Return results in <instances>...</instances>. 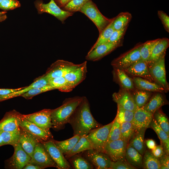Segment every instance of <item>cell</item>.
<instances>
[{
    "label": "cell",
    "mask_w": 169,
    "mask_h": 169,
    "mask_svg": "<svg viewBox=\"0 0 169 169\" xmlns=\"http://www.w3.org/2000/svg\"><path fill=\"white\" fill-rule=\"evenodd\" d=\"M68 123L72 127L74 135L81 136H86L93 129L101 126L92 115L89 102L85 97H83Z\"/></svg>",
    "instance_id": "1"
},
{
    "label": "cell",
    "mask_w": 169,
    "mask_h": 169,
    "mask_svg": "<svg viewBox=\"0 0 169 169\" xmlns=\"http://www.w3.org/2000/svg\"><path fill=\"white\" fill-rule=\"evenodd\" d=\"M83 98V97L75 96L67 98L61 106L51 110L52 127L54 130H59L64 128Z\"/></svg>",
    "instance_id": "2"
},
{
    "label": "cell",
    "mask_w": 169,
    "mask_h": 169,
    "mask_svg": "<svg viewBox=\"0 0 169 169\" xmlns=\"http://www.w3.org/2000/svg\"><path fill=\"white\" fill-rule=\"evenodd\" d=\"M79 12L86 15L94 23L98 29L99 34L114 19V18L110 19L104 16L91 0L86 3Z\"/></svg>",
    "instance_id": "3"
},
{
    "label": "cell",
    "mask_w": 169,
    "mask_h": 169,
    "mask_svg": "<svg viewBox=\"0 0 169 169\" xmlns=\"http://www.w3.org/2000/svg\"><path fill=\"white\" fill-rule=\"evenodd\" d=\"M113 123L93 129L86 136L93 149L103 152Z\"/></svg>",
    "instance_id": "4"
},
{
    "label": "cell",
    "mask_w": 169,
    "mask_h": 169,
    "mask_svg": "<svg viewBox=\"0 0 169 169\" xmlns=\"http://www.w3.org/2000/svg\"><path fill=\"white\" fill-rule=\"evenodd\" d=\"M166 54L155 62L147 65L150 75L154 82L169 90V85L166 79L165 66Z\"/></svg>",
    "instance_id": "5"
},
{
    "label": "cell",
    "mask_w": 169,
    "mask_h": 169,
    "mask_svg": "<svg viewBox=\"0 0 169 169\" xmlns=\"http://www.w3.org/2000/svg\"><path fill=\"white\" fill-rule=\"evenodd\" d=\"M142 44H138L128 51L114 59L111 65L113 68L123 69L141 59L140 50Z\"/></svg>",
    "instance_id": "6"
},
{
    "label": "cell",
    "mask_w": 169,
    "mask_h": 169,
    "mask_svg": "<svg viewBox=\"0 0 169 169\" xmlns=\"http://www.w3.org/2000/svg\"><path fill=\"white\" fill-rule=\"evenodd\" d=\"M35 6L38 13L41 14L46 13L51 14L62 23L69 17L72 16L73 13L68 12L61 9L56 4L54 0H50L49 3H44L43 1L38 0L34 2Z\"/></svg>",
    "instance_id": "7"
},
{
    "label": "cell",
    "mask_w": 169,
    "mask_h": 169,
    "mask_svg": "<svg viewBox=\"0 0 169 169\" xmlns=\"http://www.w3.org/2000/svg\"><path fill=\"white\" fill-rule=\"evenodd\" d=\"M29 163L38 166L41 169L49 167L58 169L42 143L39 142L35 146Z\"/></svg>",
    "instance_id": "8"
},
{
    "label": "cell",
    "mask_w": 169,
    "mask_h": 169,
    "mask_svg": "<svg viewBox=\"0 0 169 169\" xmlns=\"http://www.w3.org/2000/svg\"><path fill=\"white\" fill-rule=\"evenodd\" d=\"M96 169H110L112 161L104 152L90 149L81 153Z\"/></svg>",
    "instance_id": "9"
},
{
    "label": "cell",
    "mask_w": 169,
    "mask_h": 169,
    "mask_svg": "<svg viewBox=\"0 0 169 169\" xmlns=\"http://www.w3.org/2000/svg\"><path fill=\"white\" fill-rule=\"evenodd\" d=\"M14 151L13 155L5 161V167L11 169H22L28 163L31 156L23 149L20 143L13 145Z\"/></svg>",
    "instance_id": "10"
},
{
    "label": "cell",
    "mask_w": 169,
    "mask_h": 169,
    "mask_svg": "<svg viewBox=\"0 0 169 169\" xmlns=\"http://www.w3.org/2000/svg\"><path fill=\"white\" fill-rule=\"evenodd\" d=\"M128 145V143L121 139L107 142L103 152L107 154L112 161L125 160Z\"/></svg>",
    "instance_id": "11"
},
{
    "label": "cell",
    "mask_w": 169,
    "mask_h": 169,
    "mask_svg": "<svg viewBox=\"0 0 169 169\" xmlns=\"http://www.w3.org/2000/svg\"><path fill=\"white\" fill-rule=\"evenodd\" d=\"M51 112V109H44L32 114L22 115V117L42 129L50 132L52 127Z\"/></svg>",
    "instance_id": "12"
},
{
    "label": "cell",
    "mask_w": 169,
    "mask_h": 169,
    "mask_svg": "<svg viewBox=\"0 0 169 169\" xmlns=\"http://www.w3.org/2000/svg\"><path fill=\"white\" fill-rule=\"evenodd\" d=\"M79 64H75L63 60H58L51 65L45 74L49 79L64 76L68 72L78 67Z\"/></svg>",
    "instance_id": "13"
},
{
    "label": "cell",
    "mask_w": 169,
    "mask_h": 169,
    "mask_svg": "<svg viewBox=\"0 0 169 169\" xmlns=\"http://www.w3.org/2000/svg\"><path fill=\"white\" fill-rule=\"evenodd\" d=\"M53 139L41 142L52 160L57 164L58 169H71L72 167L70 163L56 146Z\"/></svg>",
    "instance_id": "14"
},
{
    "label": "cell",
    "mask_w": 169,
    "mask_h": 169,
    "mask_svg": "<svg viewBox=\"0 0 169 169\" xmlns=\"http://www.w3.org/2000/svg\"><path fill=\"white\" fill-rule=\"evenodd\" d=\"M113 100L117 105L127 110L135 111L138 108L133 98L131 90L121 89L112 95Z\"/></svg>",
    "instance_id": "15"
},
{
    "label": "cell",
    "mask_w": 169,
    "mask_h": 169,
    "mask_svg": "<svg viewBox=\"0 0 169 169\" xmlns=\"http://www.w3.org/2000/svg\"><path fill=\"white\" fill-rule=\"evenodd\" d=\"M20 126L33 136L40 142L47 141L53 139L51 132L44 130L34 124L23 118L21 120Z\"/></svg>",
    "instance_id": "16"
},
{
    "label": "cell",
    "mask_w": 169,
    "mask_h": 169,
    "mask_svg": "<svg viewBox=\"0 0 169 169\" xmlns=\"http://www.w3.org/2000/svg\"><path fill=\"white\" fill-rule=\"evenodd\" d=\"M22 118V114L15 110L6 112L0 121V131H10L19 130Z\"/></svg>",
    "instance_id": "17"
},
{
    "label": "cell",
    "mask_w": 169,
    "mask_h": 169,
    "mask_svg": "<svg viewBox=\"0 0 169 169\" xmlns=\"http://www.w3.org/2000/svg\"><path fill=\"white\" fill-rule=\"evenodd\" d=\"M122 41L117 43H106L100 45L90 52L86 56V59L92 61L101 59L117 48L122 45Z\"/></svg>",
    "instance_id": "18"
},
{
    "label": "cell",
    "mask_w": 169,
    "mask_h": 169,
    "mask_svg": "<svg viewBox=\"0 0 169 169\" xmlns=\"http://www.w3.org/2000/svg\"><path fill=\"white\" fill-rule=\"evenodd\" d=\"M123 70L128 75L141 77L154 82L150 73L146 63L141 59Z\"/></svg>",
    "instance_id": "19"
},
{
    "label": "cell",
    "mask_w": 169,
    "mask_h": 169,
    "mask_svg": "<svg viewBox=\"0 0 169 169\" xmlns=\"http://www.w3.org/2000/svg\"><path fill=\"white\" fill-rule=\"evenodd\" d=\"M153 117V114L142 107L138 108L134 112L132 123L135 131L143 128H149Z\"/></svg>",
    "instance_id": "20"
},
{
    "label": "cell",
    "mask_w": 169,
    "mask_h": 169,
    "mask_svg": "<svg viewBox=\"0 0 169 169\" xmlns=\"http://www.w3.org/2000/svg\"><path fill=\"white\" fill-rule=\"evenodd\" d=\"M87 72V61H85L68 72L64 77L74 88L84 80Z\"/></svg>",
    "instance_id": "21"
},
{
    "label": "cell",
    "mask_w": 169,
    "mask_h": 169,
    "mask_svg": "<svg viewBox=\"0 0 169 169\" xmlns=\"http://www.w3.org/2000/svg\"><path fill=\"white\" fill-rule=\"evenodd\" d=\"M49 79L45 74L39 77L28 86L9 94L0 95V102L11 98L21 96L22 95L33 89L42 87L49 84Z\"/></svg>",
    "instance_id": "22"
},
{
    "label": "cell",
    "mask_w": 169,
    "mask_h": 169,
    "mask_svg": "<svg viewBox=\"0 0 169 169\" xmlns=\"http://www.w3.org/2000/svg\"><path fill=\"white\" fill-rule=\"evenodd\" d=\"M20 128L19 142L23 149L32 157L36 145L39 141L20 126Z\"/></svg>",
    "instance_id": "23"
},
{
    "label": "cell",
    "mask_w": 169,
    "mask_h": 169,
    "mask_svg": "<svg viewBox=\"0 0 169 169\" xmlns=\"http://www.w3.org/2000/svg\"><path fill=\"white\" fill-rule=\"evenodd\" d=\"M132 78L135 88L153 92L163 93L168 92L165 89L155 82L140 77H133Z\"/></svg>",
    "instance_id": "24"
},
{
    "label": "cell",
    "mask_w": 169,
    "mask_h": 169,
    "mask_svg": "<svg viewBox=\"0 0 169 169\" xmlns=\"http://www.w3.org/2000/svg\"><path fill=\"white\" fill-rule=\"evenodd\" d=\"M113 80L120 88L132 90L135 89L133 79L122 69L113 68Z\"/></svg>",
    "instance_id": "25"
},
{
    "label": "cell",
    "mask_w": 169,
    "mask_h": 169,
    "mask_svg": "<svg viewBox=\"0 0 169 169\" xmlns=\"http://www.w3.org/2000/svg\"><path fill=\"white\" fill-rule=\"evenodd\" d=\"M169 46V39L166 38H158L153 48L147 64H151L158 60L166 54Z\"/></svg>",
    "instance_id": "26"
},
{
    "label": "cell",
    "mask_w": 169,
    "mask_h": 169,
    "mask_svg": "<svg viewBox=\"0 0 169 169\" xmlns=\"http://www.w3.org/2000/svg\"><path fill=\"white\" fill-rule=\"evenodd\" d=\"M146 129L143 128L135 131L128 143L142 156L146 150L144 136Z\"/></svg>",
    "instance_id": "27"
},
{
    "label": "cell",
    "mask_w": 169,
    "mask_h": 169,
    "mask_svg": "<svg viewBox=\"0 0 169 169\" xmlns=\"http://www.w3.org/2000/svg\"><path fill=\"white\" fill-rule=\"evenodd\" d=\"M168 103L162 93L157 92L152 95L148 102L142 107L153 114L157 110L162 106L167 104Z\"/></svg>",
    "instance_id": "28"
},
{
    "label": "cell",
    "mask_w": 169,
    "mask_h": 169,
    "mask_svg": "<svg viewBox=\"0 0 169 169\" xmlns=\"http://www.w3.org/2000/svg\"><path fill=\"white\" fill-rule=\"evenodd\" d=\"M149 127L153 129L157 134L164 152L169 154V136L161 128L153 117L150 124Z\"/></svg>",
    "instance_id": "29"
},
{
    "label": "cell",
    "mask_w": 169,
    "mask_h": 169,
    "mask_svg": "<svg viewBox=\"0 0 169 169\" xmlns=\"http://www.w3.org/2000/svg\"><path fill=\"white\" fill-rule=\"evenodd\" d=\"M125 159L137 169L142 167L143 156L130 145H128L125 154Z\"/></svg>",
    "instance_id": "30"
},
{
    "label": "cell",
    "mask_w": 169,
    "mask_h": 169,
    "mask_svg": "<svg viewBox=\"0 0 169 169\" xmlns=\"http://www.w3.org/2000/svg\"><path fill=\"white\" fill-rule=\"evenodd\" d=\"M68 161L71 166L75 169H93L92 164L81 154H75L69 158Z\"/></svg>",
    "instance_id": "31"
},
{
    "label": "cell",
    "mask_w": 169,
    "mask_h": 169,
    "mask_svg": "<svg viewBox=\"0 0 169 169\" xmlns=\"http://www.w3.org/2000/svg\"><path fill=\"white\" fill-rule=\"evenodd\" d=\"M93 149L86 136H81L72 149L64 155L68 160L71 156L90 149Z\"/></svg>",
    "instance_id": "32"
},
{
    "label": "cell",
    "mask_w": 169,
    "mask_h": 169,
    "mask_svg": "<svg viewBox=\"0 0 169 169\" xmlns=\"http://www.w3.org/2000/svg\"><path fill=\"white\" fill-rule=\"evenodd\" d=\"M135 102L138 108L142 107L148 102L153 92L135 88L131 90Z\"/></svg>",
    "instance_id": "33"
},
{
    "label": "cell",
    "mask_w": 169,
    "mask_h": 169,
    "mask_svg": "<svg viewBox=\"0 0 169 169\" xmlns=\"http://www.w3.org/2000/svg\"><path fill=\"white\" fill-rule=\"evenodd\" d=\"M79 135H74L72 137L61 141L53 140L58 149L64 155L69 152L73 148L80 138Z\"/></svg>",
    "instance_id": "34"
},
{
    "label": "cell",
    "mask_w": 169,
    "mask_h": 169,
    "mask_svg": "<svg viewBox=\"0 0 169 169\" xmlns=\"http://www.w3.org/2000/svg\"><path fill=\"white\" fill-rule=\"evenodd\" d=\"M159 159L154 156L151 151L146 150L143 156L142 167L145 169H160Z\"/></svg>",
    "instance_id": "35"
},
{
    "label": "cell",
    "mask_w": 169,
    "mask_h": 169,
    "mask_svg": "<svg viewBox=\"0 0 169 169\" xmlns=\"http://www.w3.org/2000/svg\"><path fill=\"white\" fill-rule=\"evenodd\" d=\"M49 84L55 89L63 92H69L74 89L64 76L49 79Z\"/></svg>",
    "instance_id": "36"
},
{
    "label": "cell",
    "mask_w": 169,
    "mask_h": 169,
    "mask_svg": "<svg viewBox=\"0 0 169 169\" xmlns=\"http://www.w3.org/2000/svg\"><path fill=\"white\" fill-rule=\"evenodd\" d=\"M3 145H10L13 146L19 142L20 128L17 130L6 131H0Z\"/></svg>",
    "instance_id": "37"
},
{
    "label": "cell",
    "mask_w": 169,
    "mask_h": 169,
    "mask_svg": "<svg viewBox=\"0 0 169 169\" xmlns=\"http://www.w3.org/2000/svg\"><path fill=\"white\" fill-rule=\"evenodd\" d=\"M132 18L131 13L128 12H121L114 18L113 25L114 30L122 28L128 25Z\"/></svg>",
    "instance_id": "38"
},
{
    "label": "cell",
    "mask_w": 169,
    "mask_h": 169,
    "mask_svg": "<svg viewBox=\"0 0 169 169\" xmlns=\"http://www.w3.org/2000/svg\"><path fill=\"white\" fill-rule=\"evenodd\" d=\"M113 21L99 34L97 40L88 52H91L98 46L108 42L114 30L113 25Z\"/></svg>",
    "instance_id": "39"
},
{
    "label": "cell",
    "mask_w": 169,
    "mask_h": 169,
    "mask_svg": "<svg viewBox=\"0 0 169 169\" xmlns=\"http://www.w3.org/2000/svg\"><path fill=\"white\" fill-rule=\"evenodd\" d=\"M153 117L161 128L169 136V120L160 108L153 114Z\"/></svg>",
    "instance_id": "40"
},
{
    "label": "cell",
    "mask_w": 169,
    "mask_h": 169,
    "mask_svg": "<svg viewBox=\"0 0 169 169\" xmlns=\"http://www.w3.org/2000/svg\"><path fill=\"white\" fill-rule=\"evenodd\" d=\"M121 139L128 143L135 132L131 122H125L120 124Z\"/></svg>",
    "instance_id": "41"
},
{
    "label": "cell",
    "mask_w": 169,
    "mask_h": 169,
    "mask_svg": "<svg viewBox=\"0 0 169 169\" xmlns=\"http://www.w3.org/2000/svg\"><path fill=\"white\" fill-rule=\"evenodd\" d=\"M157 39L148 40L142 44L140 50L141 59L147 63L154 45Z\"/></svg>",
    "instance_id": "42"
},
{
    "label": "cell",
    "mask_w": 169,
    "mask_h": 169,
    "mask_svg": "<svg viewBox=\"0 0 169 169\" xmlns=\"http://www.w3.org/2000/svg\"><path fill=\"white\" fill-rule=\"evenodd\" d=\"M134 112L126 110L117 105L115 118L120 124L125 122H132Z\"/></svg>",
    "instance_id": "43"
},
{
    "label": "cell",
    "mask_w": 169,
    "mask_h": 169,
    "mask_svg": "<svg viewBox=\"0 0 169 169\" xmlns=\"http://www.w3.org/2000/svg\"><path fill=\"white\" fill-rule=\"evenodd\" d=\"M120 123L115 117L110 128L107 142L121 139Z\"/></svg>",
    "instance_id": "44"
},
{
    "label": "cell",
    "mask_w": 169,
    "mask_h": 169,
    "mask_svg": "<svg viewBox=\"0 0 169 169\" xmlns=\"http://www.w3.org/2000/svg\"><path fill=\"white\" fill-rule=\"evenodd\" d=\"M90 0H71L62 9L65 11L74 13L79 12L81 8Z\"/></svg>",
    "instance_id": "45"
},
{
    "label": "cell",
    "mask_w": 169,
    "mask_h": 169,
    "mask_svg": "<svg viewBox=\"0 0 169 169\" xmlns=\"http://www.w3.org/2000/svg\"><path fill=\"white\" fill-rule=\"evenodd\" d=\"M54 90L55 89L50 85L48 84L42 87L30 90L21 96L27 100H30L34 96L40 93Z\"/></svg>",
    "instance_id": "46"
},
{
    "label": "cell",
    "mask_w": 169,
    "mask_h": 169,
    "mask_svg": "<svg viewBox=\"0 0 169 169\" xmlns=\"http://www.w3.org/2000/svg\"><path fill=\"white\" fill-rule=\"evenodd\" d=\"M128 26L119 30H114L108 42L117 43L122 41V39L125 34Z\"/></svg>",
    "instance_id": "47"
},
{
    "label": "cell",
    "mask_w": 169,
    "mask_h": 169,
    "mask_svg": "<svg viewBox=\"0 0 169 169\" xmlns=\"http://www.w3.org/2000/svg\"><path fill=\"white\" fill-rule=\"evenodd\" d=\"M17 0H4L0 3V8L4 10L14 9L20 7Z\"/></svg>",
    "instance_id": "48"
},
{
    "label": "cell",
    "mask_w": 169,
    "mask_h": 169,
    "mask_svg": "<svg viewBox=\"0 0 169 169\" xmlns=\"http://www.w3.org/2000/svg\"><path fill=\"white\" fill-rule=\"evenodd\" d=\"M137 169L129 163L126 160L112 161L110 169Z\"/></svg>",
    "instance_id": "49"
},
{
    "label": "cell",
    "mask_w": 169,
    "mask_h": 169,
    "mask_svg": "<svg viewBox=\"0 0 169 169\" xmlns=\"http://www.w3.org/2000/svg\"><path fill=\"white\" fill-rule=\"evenodd\" d=\"M158 16L161 20L165 30L169 32V17L163 11L159 10L157 12Z\"/></svg>",
    "instance_id": "50"
},
{
    "label": "cell",
    "mask_w": 169,
    "mask_h": 169,
    "mask_svg": "<svg viewBox=\"0 0 169 169\" xmlns=\"http://www.w3.org/2000/svg\"><path fill=\"white\" fill-rule=\"evenodd\" d=\"M169 154L165 152L164 154L159 158L160 164V169H169Z\"/></svg>",
    "instance_id": "51"
},
{
    "label": "cell",
    "mask_w": 169,
    "mask_h": 169,
    "mask_svg": "<svg viewBox=\"0 0 169 169\" xmlns=\"http://www.w3.org/2000/svg\"><path fill=\"white\" fill-rule=\"evenodd\" d=\"M151 152L155 157L159 158L161 157L165 152L162 146H156L152 150Z\"/></svg>",
    "instance_id": "52"
},
{
    "label": "cell",
    "mask_w": 169,
    "mask_h": 169,
    "mask_svg": "<svg viewBox=\"0 0 169 169\" xmlns=\"http://www.w3.org/2000/svg\"><path fill=\"white\" fill-rule=\"evenodd\" d=\"M24 87L17 89H0V95H5L22 89Z\"/></svg>",
    "instance_id": "53"
},
{
    "label": "cell",
    "mask_w": 169,
    "mask_h": 169,
    "mask_svg": "<svg viewBox=\"0 0 169 169\" xmlns=\"http://www.w3.org/2000/svg\"><path fill=\"white\" fill-rule=\"evenodd\" d=\"M146 145L150 150L154 148L156 145L155 141L152 139H147L145 141Z\"/></svg>",
    "instance_id": "54"
},
{
    "label": "cell",
    "mask_w": 169,
    "mask_h": 169,
    "mask_svg": "<svg viewBox=\"0 0 169 169\" xmlns=\"http://www.w3.org/2000/svg\"><path fill=\"white\" fill-rule=\"evenodd\" d=\"M56 4L60 8L64 7L71 0H54Z\"/></svg>",
    "instance_id": "55"
},
{
    "label": "cell",
    "mask_w": 169,
    "mask_h": 169,
    "mask_svg": "<svg viewBox=\"0 0 169 169\" xmlns=\"http://www.w3.org/2000/svg\"><path fill=\"white\" fill-rule=\"evenodd\" d=\"M23 169H41L38 166L28 163L23 168Z\"/></svg>",
    "instance_id": "56"
},
{
    "label": "cell",
    "mask_w": 169,
    "mask_h": 169,
    "mask_svg": "<svg viewBox=\"0 0 169 169\" xmlns=\"http://www.w3.org/2000/svg\"><path fill=\"white\" fill-rule=\"evenodd\" d=\"M7 18L5 15H3L0 16V22L5 20Z\"/></svg>",
    "instance_id": "57"
},
{
    "label": "cell",
    "mask_w": 169,
    "mask_h": 169,
    "mask_svg": "<svg viewBox=\"0 0 169 169\" xmlns=\"http://www.w3.org/2000/svg\"><path fill=\"white\" fill-rule=\"evenodd\" d=\"M4 146L2 139L0 134V147Z\"/></svg>",
    "instance_id": "58"
},
{
    "label": "cell",
    "mask_w": 169,
    "mask_h": 169,
    "mask_svg": "<svg viewBox=\"0 0 169 169\" xmlns=\"http://www.w3.org/2000/svg\"><path fill=\"white\" fill-rule=\"evenodd\" d=\"M6 13V12H0V16L4 15Z\"/></svg>",
    "instance_id": "59"
},
{
    "label": "cell",
    "mask_w": 169,
    "mask_h": 169,
    "mask_svg": "<svg viewBox=\"0 0 169 169\" xmlns=\"http://www.w3.org/2000/svg\"><path fill=\"white\" fill-rule=\"evenodd\" d=\"M4 0H0V3Z\"/></svg>",
    "instance_id": "60"
}]
</instances>
